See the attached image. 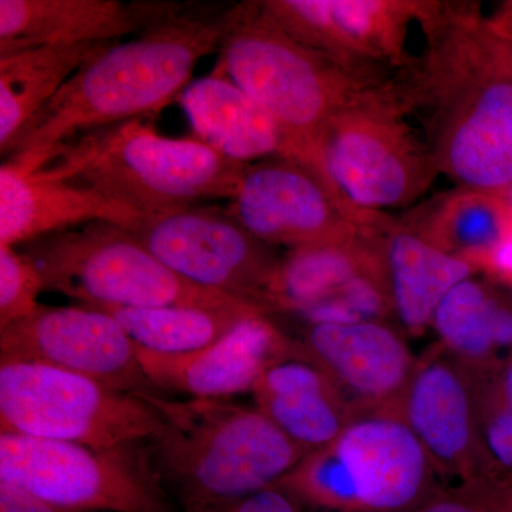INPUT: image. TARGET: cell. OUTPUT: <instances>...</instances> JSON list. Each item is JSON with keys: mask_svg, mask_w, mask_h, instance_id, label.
<instances>
[{"mask_svg": "<svg viewBox=\"0 0 512 512\" xmlns=\"http://www.w3.org/2000/svg\"><path fill=\"white\" fill-rule=\"evenodd\" d=\"M140 217L82 185L52 180L9 161L0 167V245L18 248L92 222L130 228Z\"/></svg>", "mask_w": 512, "mask_h": 512, "instance_id": "2e32d148", "label": "cell"}, {"mask_svg": "<svg viewBox=\"0 0 512 512\" xmlns=\"http://www.w3.org/2000/svg\"><path fill=\"white\" fill-rule=\"evenodd\" d=\"M440 174L457 187L512 188V66L474 3L447 2L406 80Z\"/></svg>", "mask_w": 512, "mask_h": 512, "instance_id": "7a4b0ae2", "label": "cell"}, {"mask_svg": "<svg viewBox=\"0 0 512 512\" xmlns=\"http://www.w3.org/2000/svg\"><path fill=\"white\" fill-rule=\"evenodd\" d=\"M0 483L45 503L101 512H174L151 451L0 433Z\"/></svg>", "mask_w": 512, "mask_h": 512, "instance_id": "ba28073f", "label": "cell"}, {"mask_svg": "<svg viewBox=\"0 0 512 512\" xmlns=\"http://www.w3.org/2000/svg\"><path fill=\"white\" fill-rule=\"evenodd\" d=\"M229 214L269 247L296 249L383 234L392 218L357 210L298 161L248 164Z\"/></svg>", "mask_w": 512, "mask_h": 512, "instance_id": "7c38bea8", "label": "cell"}, {"mask_svg": "<svg viewBox=\"0 0 512 512\" xmlns=\"http://www.w3.org/2000/svg\"><path fill=\"white\" fill-rule=\"evenodd\" d=\"M433 467L403 417L370 414L306 454L278 485L322 512H410L434 494Z\"/></svg>", "mask_w": 512, "mask_h": 512, "instance_id": "8992f818", "label": "cell"}, {"mask_svg": "<svg viewBox=\"0 0 512 512\" xmlns=\"http://www.w3.org/2000/svg\"><path fill=\"white\" fill-rule=\"evenodd\" d=\"M184 512H322L295 497L281 485L266 488L231 503L191 508Z\"/></svg>", "mask_w": 512, "mask_h": 512, "instance_id": "f546056e", "label": "cell"}, {"mask_svg": "<svg viewBox=\"0 0 512 512\" xmlns=\"http://www.w3.org/2000/svg\"><path fill=\"white\" fill-rule=\"evenodd\" d=\"M117 42L39 46L0 53V151L8 157L25 128L64 84Z\"/></svg>", "mask_w": 512, "mask_h": 512, "instance_id": "cb8c5ba5", "label": "cell"}, {"mask_svg": "<svg viewBox=\"0 0 512 512\" xmlns=\"http://www.w3.org/2000/svg\"><path fill=\"white\" fill-rule=\"evenodd\" d=\"M0 512H101L73 510L45 503L33 495L23 493L18 488L0 483Z\"/></svg>", "mask_w": 512, "mask_h": 512, "instance_id": "1f68e13d", "label": "cell"}, {"mask_svg": "<svg viewBox=\"0 0 512 512\" xmlns=\"http://www.w3.org/2000/svg\"><path fill=\"white\" fill-rule=\"evenodd\" d=\"M485 443L494 460L512 470V409L503 403L487 421Z\"/></svg>", "mask_w": 512, "mask_h": 512, "instance_id": "4dcf8cb0", "label": "cell"}, {"mask_svg": "<svg viewBox=\"0 0 512 512\" xmlns=\"http://www.w3.org/2000/svg\"><path fill=\"white\" fill-rule=\"evenodd\" d=\"M266 315L249 316L218 342L188 355H161L137 348L138 362L161 393L210 400L252 393L265 370L293 348Z\"/></svg>", "mask_w": 512, "mask_h": 512, "instance_id": "9a60e30c", "label": "cell"}, {"mask_svg": "<svg viewBox=\"0 0 512 512\" xmlns=\"http://www.w3.org/2000/svg\"><path fill=\"white\" fill-rule=\"evenodd\" d=\"M380 249L393 312L414 335L431 326L447 293L476 269L434 247L402 221H393L383 232Z\"/></svg>", "mask_w": 512, "mask_h": 512, "instance_id": "44dd1931", "label": "cell"}, {"mask_svg": "<svg viewBox=\"0 0 512 512\" xmlns=\"http://www.w3.org/2000/svg\"><path fill=\"white\" fill-rule=\"evenodd\" d=\"M43 291L35 265L18 248L0 245V328L33 315Z\"/></svg>", "mask_w": 512, "mask_h": 512, "instance_id": "83f0119b", "label": "cell"}, {"mask_svg": "<svg viewBox=\"0 0 512 512\" xmlns=\"http://www.w3.org/2000/svg\"><path fill=\"white\" fill-rule=\"evenodd\" d=\"M505 202H507L508 210L511 212L512 217V188L503 194Z\"/></svg>", "mask_w": 512, "mask_h": 512, "instance_id": "8d00e7d4", "label": "cell"}, {"mask_svg": "<svg viewBox=\"0 0 512 512\" xmlns=\"http://www.w3.org/2000/svg\"><path fill=\"white\" fill-rule=\"evenodd\" d=\"M90 306L114 316L138 349L161 355H188L208 348L237 328L242 320L265 312L249 303L156 308Z\"/></svg>", "mask_w": 512, "mask_h": 512, "instance_id": "484cf974", "label": "cell"}, {"mask_svg": "<svg viewBox=\"0 0 512 512\" xmlns=\"http://www.w3.org/2000/svg\"><path fill=\"white\" fill-rule=\"evenodd\" d=\"M0 362L52 366L138 396L164 394L141 369L126 330L90 305H40L28 318L0 328Z\"/></svg>", "mask_w": 512, "mask_h": 512, "instance_id": "5bb4252c", "label": "cell"}, {"mask_svg": "<svg viewBox=\"0 0 512 512\" xmlns=\"http://www.w3.org/2000/svg\"><path fill=\"white\" fill-rule=\"evenodd\" d=\"M160 426L143 396L52 366L0 362V433L113 448L151 440Z\"/></svg>", "mask_w": 512, "mask_h": 512, "instance_id": "30bf717a", "label": "cell"}, {"mask_svg": "<svg viewBox=\"0 0 512 512\" xmlns=\"http://www.w3.org/2000/svg\"><path fill=\"white\" fill-rule=\"evenodd\" d=\"M403 419L433 463L447 470L466 467L474 447V412L463 373L446 360H430L407 386Z\"/></svg>", "mask_w": 512, "mask_h": 512, "instance_id": "7402d4cb", "label": "cell"}, {"mask_svg": "<svg viewBox=\"0 0 512 512\" xmlns=\"http://www.w3.org/2000/svg\"><path fill=\"white\" fill-rule=\"evenodd\" d=\"M146 26L84 64L23 131L9 163L35 171L67 141L140 119L170 106L192 82L195 67L218 52L238 3L147 2Z\"/></svg>", "mask_w": 512, "mask_h": 512, "instance_id": "6da1fadb", "label": "cell"}, {"mask_svg": "<svg viewBox=\"0 0 512 512\" xmlns=\"http://www.w3.org/2000/svg\"><path fill=\"white\" fill-rule=\"evenodd\" d=\"M144 29L143 2L0 0V53L120 42Z\"/></svg>", "mask_w": 512, "mask_h": 512, "instance_id": "ac0fdd59", "label": "cell"}, {"mask_svg": "<svg viewBox=\"0 0 512 512\" xmlns=\"http://www.w3.org/2000/svg\"><path fill=\"white\" fill-rule=\"evenodd\" d=\"M410 512H511V495L471 485L460 491L430 495Z\"/></svg>", "mask_w": 512, "mask_h": 512, "instance_id": "f1b7e54d", "label": "cell"}, {"mask_svg": "<svg viewBox=\"0 0 512 512\" xmlns=\"http://www.w3.org/2000/svg\"><path fill=\"white\" fill-rule=\"evenodd\" d=\"M483 268L512 285V234L495 249Z\"/></svg>", "mask_w": 512, "mask_h": 512, "instance_id": "d6a6232c", "label": "cell"}, {"mask_svg": "<svg viewBox=\"0 0 512 512\" xmlns=\"http://www.w3.org/2000/svg\"><path fill=\"white\" fill-rule=\"evenodd\" d=\"M447 254L483 268L512 234V217L503 194L457 187L433 198L402 221Z\"/></svg>", "mask_w": 512, "mask_h": 512, "instance_id": "d4e9b609", "label": "cell"}, {"mask_svg": "<svg viewBox=\"0 0 512 512\" xmlns=\"http://www.w3.org/2000/svg\"><path fill=\"white\" fill-rule=\"evenodd\" d=\"M128 229L185 281L268 312L266 289L281 256L242 227L227 208L188 205L141 215Z\"/></svg>", "mask_w": 512, "mask_h": 512, "instance_id": "4fadbf2b", "label": "cell"}, {"mask_svg": "<svg viewBox=\"0 0 512 512\" xmlns=\"http://www.w3.org/2000/svg\"><path fill=\"white\" fill-rule=\"evenodd\" d=\"M501 305L483 284L468 278L447 293L431 326L451 352L484 362L498 350L495 333Z\"/></svg>", "mask_w": 512, "mask_h": 512, "instance_id": "4316f807", "label": "cell"}, {"mask_svg": "<svg viewBox=\"0 0 512 512\" xmlns=\"http://www.w3.org/2000/svg\"><path fill=\"white\" fill-rule=\"evenodd\" d=\"M18 249L35 265L45 291L62 293L82 305L156 308L247 303L185 281L130 229L111 222L67 229Z\"/></svg>", "mask_w": 512, "mask_h": 512, "instance_id": "52a82bcc", "label": "cell"}, {"mask_svg": "<svg viewBox=\"0 0 512 512\" xmlns=\"http://www.w3.org/2000/svg\"><path fill=\"white\" fill-rule=\"evenodd\" d=\"M140 396L160 414V430L148 440L151 456L184 511L231 503L274 487L308 454L258 407Z\"/></svg>", "mask_w": 512, "mask_h": 512, "instance_id": "277c9868", "label": "cell"}, {"mask_svg": "<svg viewBox=\"0 0 512 512\" xmlns=\"http://www.w3.org/2000/svg\"><path fill=\"white\" fill-rule=\"evenodd\" d=\"M305 349L336 386L372 403L406 393L416 372L402 336L383 320L346 325H309Z\"/></svg>", "mask_w": 512, "mask_h": 512, "instance_id": "e0dca14e", "label": "cell"}, {"mask_svg": "<svg viewBox=\"0 0 512 512\" xmlns=\"http://www.w3.org/2000/svg\"><path fill=\"white\" fill-rule=\"evenodd\" d=\"M382 235L289 249L266 289V311L301 315L338 298L359 276L384 272Z\"/></svg>", "mask_w": 512, "mask_h": 512, "instance_id": "603a6c76", "label": "cell"}, {"mask_svg": "<svg viewBox=\"0 0 512 512\" xmlns=\"http://www.w3.org/2000/svg\"><path fill=\"white\" fill-rule=\"evenodd\" d=\"M303 45L377 83L400 82L419 64L413 33L429 32L439 0H262Z\"/></svg>", "mask_w": 512, "mask_h": 512, "instance_id": "8fae6325", "label": "cell"}, {"mask_svg": "<svg viewBox=\"0 0 512 512\" xmlns=\"http://www.w3.org/2000/svg\"><path fill=\"white\" fill-rule=\"evenodd\" d=\"M218 52L214 69L274 119L284 136L286 158L305 165L339 194L320 153L326 127L343 110L392 92L400 82L377 83L350 72L289 35L259 2L238 3Z\"/></svg>", "mask_w": 512, "mask_h": 512, "instance_id": "3957f363", "label": "cell"}, {"mask_svg": "<svg viewBox=\"0 0 512 512\" xmlns=\"http://www.w3.org/2000/svg\"><path fill=\"white\" fill-rule=\"evenodd\" d=\"M403 87L339 113L326 127L320 153L330 183L350 205L386 214L426 194L439 175L426 140L407 123Z\"/></svg>", "mask_w": 512, "mask_h": 512, "instance_id": "9c48e42d", "label": "cell"}, {"mask_svg": "<svg viewBox=\"0 0 512 512\" xmlns=\"http://www.w3.org/2000/svg\"><path fill=\"white\" fill-rule=\"evenodd\" d=\"M247 165L197 137H164L134 120L67 141L50 151L35 173L82 185L147 215L231 201Z\"/></svg>", "mask_w": 512, "mask_h": 512, "instance_id": "5b68a950", "label": "cell"}, {"mask_svg": "<svg viewBox=\"0 0 512 512\" xmlns=\"http://www.w3.org/2000/svg\"><path fill=\"white\" fill-rule=\"evenodd\" d=\"M178 101L198 140L229 160L252 164L286 157L274 119L220 70L192 80Z\"/></svg>", "mask_w": 512, "mask_h": 512, "instance_id": "ffe728a7", "label": "cell"}, {"mask_svg": "<svg viewBox=\"0 0 512 512\" xmlns=\"http://www.w3.org/2000/svg\"><path fill=\"white\" fill-rule=\"evenodd\" d=\"M501 403L512 409V359L505 366L501 377Z\"/></svg>", "mask_w": 512, "mask_h": 512, "instance_id": "e575fe53", "label": "cell"}, {"mask_svg": "<svg viewBox=\"0 0 512 512\" xmlns=\"http://www.w3.org/2000/svg\"><path fill=\"white\" fill-rule=\"evenodd\" d=\"M488 30L512 46V0L501 3L490 18H484Z\"/></svg>", "mask_w": 512, "mask_h": 512, "instance_id": "836d02e7", "label": "cell"}, {"mask_svg": "<svg viewBox=\"0 0 512 512\" xmlns=\"http://www.w3.org/2000/svg\"><path fill=\"white\" fill-rule=\"evenodd\" d=\"M500 40V46H501V52H503V55L505 57V60H507L508 63L512 66V46L508 45V43L503 42V40Z\"/></svg>", "mask_w": 512, "mask_h": 512, "instance_id": "d590c367", "label": "cell"}, {"mask_svg": "<svg viewBox=\"0 0 512 512\" xmlns=\"http://www.w3.org/2000/svg\"><path fill=\"white\" fill-rule=\"evenodd\" d=\"M252 393L256 407L308 454L329 446L348 424L336 383L306 349L275 360Z\"/></svg>", "mask_w": 512, "mask_h": 512, "instance_id": "d6986e66", "label": "cell"}]
</instances>
